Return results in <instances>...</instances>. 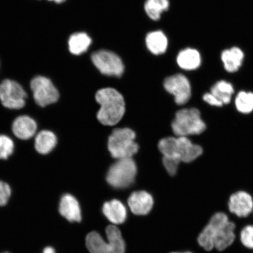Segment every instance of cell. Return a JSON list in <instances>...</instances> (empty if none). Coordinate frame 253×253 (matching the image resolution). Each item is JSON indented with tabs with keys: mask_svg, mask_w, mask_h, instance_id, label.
I'll list each match as a JSON object with an SVG mask.
<instances>
[{
	"mask_svg": "<svg viewBox=\"0 0 253 253\" xmlns=\"http://www.w3.org/2000/svg\"><path fill=\"white\" fill-rule=\"evenodd\" d=\"M235 224L224 213L213 215L198 238L199 245L205 251L214 248L223 251L232 245L235 240Z\"/></svg>",
	"mask_w": 253,
	"mask_h": 253,
	"instance_id": "6da1fadb",
	"label": "cell"
},
{
	"mask_svg": "<svg viewBox=\"0 0 253 253\" xmlns=\"http://www.w3.org/2000/svg\"><path fill=\"white\" fill-rule=\"evenodd\" d=\"M96 100L100 104L98 120L105 126H115L123 118L125 113L124 98L113 88H104L97 91Z\"/></svg>",
	"mask_w": 253,
	"mask_h": 253,
	"instance_id": "7a4b0ae2",
	"label": "cell"
},
{
	"mask_svg": "<svg viewBox=\"0 0 253 253\" xmlns=\"http://www.w3.org/2000/svg\"><path fill=\"white\" fill-rule=\"evenodd\" d=\"M158 148L164 157L185 163L192 162L203 154V148L193 143L187 137L164 138L160 141Z\"/></svg>",
	"mask_w": 253,
	"mask_h": 253,
	"instance_id": "3957f363",
	"label": "cell"
},
{
	"mask_svg": "<svg viewBox=\"0 0 253 253\" xmlns=\"http://www.w3.org/2000/svg\"><path fill=\"white\" fill-rule=\"evenodd\" d=\"M106 233L108 239L106 243L96 232L88 233L86 245L90 253H125L126 245L120 230L115 225L107 227Z\"/></svg>",
	"mask_w": 253,
	"mask_h": 253,
	"instance_id": "277c9868",
	"label": "cell"
},
{
	"mask_svg": "<svg viewBox=\"0 0 253 253\" xmlns=\"http://www.w3.org/2000/svg\"><path fill=\"white\" fill-rule=\"evenodd\" d=\"M171 126L173 133L177 137L199 135L207 128L201 118V112L196 108L184 109L177 112Z\"/></svg>",
	"mask_w": 253,
	"mask_h": 253,
	"instance_id": "5b68a950",
	"label": "cell"
},
{
	"mask_svg": "<svg viewBox=\"0 0 253 253\" xmlns=\"http://www.w3.org/2000/svg\"><path fill=\"white\" fill-rule=\"evenodd\" d=\"M135 139V133L130 128L114 129L108 141V148L112 157L120 160L133 156L138 151Z\"/></svg>",
	"mask_w": 253,
	"mask_h": 253,
	"instance_id": "8992f818",
	"label": "cell"
},
{
	"mask_svg": "<svg viewBox=\"0 0 253 253\" xmlns=\"http://www.w3.org/2000/svg\"><path fill=\"white\" fill-rule=\"evenodd\" d=\"M137 175V166L131 158L118 160L110 167L106 180L109 184L117 189L128 188Z\"/></svg>",
	"mask_w": 253,
	"mask_h": 253,
	"instance_id": "52a82bcc",
	"label": "cell"
},
{
	"mask_svg": "<svg viewBox=\"0 0 253 253\" xmlns=\"http://www.w3.org/2000/svg\"><path fill=\"white\" fill-rule=\"evenodd\" d=\"M27 93L21 85L11 79H5L0 83V102L11 110L23 109L26 104Z\"/></svg>",
	"mask_w": 253,
	"mask_h": 253,
	"instance_id": "ba28073f",
	"label": "cell"
},
{
	"mask_svg": "<svg viewBox=\"0 0 253 253\" xmlns=\"http://www.w3.org/2000/svg\"><path fill=\"white\" fill-rule=\"evenodd\" d=\"M30 88L35 102L41 107H45L58 102L59 92L49 78L37 76L32 79Z\"/></svg>",
	"mask_w": 253,
	"mask_h": 253,
	"instance_id": "9c48e42d",
	"label": "cell"
},
{
	"mask_svg": "<svg viewBox=\"0 0 253 253\" xmlns=\"http://www.w3.org/2000/svg\"><path fill=\"white\" fill-rule=\"evenodd\" d=\"M91 61L102 74L120 77L124 72L125 66L121 58L116 53L100 50L91 55Z\"/></svg>",
	"mask_w": 253,
	"mask_h": 253,
	"instance_id": "30bf717a",
	"label": "cell"
},
{
	"mask_svg": "<svg viewBox=\"0 0 253 253\" xmlns=\"http://www.w3.org/2000/svg\"><path fill=\"white\" fill-rule=\"evenodd\" d=\"M164 86L168 92L174 96L178 105H183L191 99V84L187 78L182 74H176L166 79Z\"/></svg>",
	"mask_w": 253,
	"mask_h": 253,
	"instance_id": "8fae6325",
	"label": "cell"
},
{
	"mask_svg": "<svg viewBox=\"0 0 253 253\" xmlns=\"http://www.w3.org/2000/svg\"><path fill=\"white\" fill-rule=\"evenodd\" d=\"M230 212L239 217H248L253 211L252 196L245 191H239L231 195L229 202Z\"/></svg>",
	"mask_w": 253,
	"mask_h": 253,
	"instance_id": "7c38bea8",
	"label": "cell"
},
{
	"mask_svg": "<svg viewBox=\"0 0 253 253\" xmlns=\"http://www.w3.org/2000/svg\"><path fill=\"white\" fill-rule=\"evenodd\" d=\"M38 129L37 123L31 117L18 116L12 125V131L16 137L22 140H28L34 137Z\"/></svg>",
	"mask_w": 253,
	"mask_h": 253,
	"instance_id": "4fadbf2b",
	"label": "cell"
},
{
	"mask_svg": "<svg viewBox=\"0 0 253 253\" xmlns=\"http://www.w3.org/2000/svg\"><path fill=\"white\" fill-rule=\"evenodd\" d=\"M128 204L132 213L136 215H145L150 212L153 207L152 196L145 191L132 193L128 199Z\"/></svg>",
	"mask_w": 253,
	"mask_h": 253,
	"instance_id": "5bb4252c",
	"label": "cell"
},
{
	"mask_svg": "<svg viewBox=\"0 0 253 253\" xmlns=\"http://www.w3.org/2000/svg\"><path fill=\"white\" fill-rule=\"evenodd\" d=\"M60 214L70 222H80L82 214L80 205L77 199L70 194L62 196L60 201Z\"/></svg>",
	"mask_w": 253,
	"mask_h": 253,
	"instance_id": "9a60e30c",
	"label": "cell"
},
{
	"mask_svg": "<svg viewBox=\"0 0 253 253\" xmlns=\"http://www.w3.org/2000/svg\"><path fill=\"white\" fill-rule=\"evenodd\" d=\"M58 143V139L52 131H41L35 138L34 147L38 153L41 155L48 154L54 149Z\"/></svg>",
	"mask_w": 253,
	"mask_h": 253,
	"instance_id": "2e32d148",
	"label": "cell"
},
{
	"mask_svg": "<svg viewBox=\"0 0 253 253\" xmlns=\"http://www.w3.org/2000/svg\"><path fill=\"white\" fill-rule=\"evenodd\" d=\"M103 213L110 222L115 224H122L126 220L125 206L117 199L106 202L103 205Z\"/></svg>",
	"mask_w": 253,
	"mask_h": 253,
	"instance_id": "e0dca14e",
	"label": "cell"
},
{
	"mask_svg": "<svg viewBox=\"0 0 253 253\" xmlns=\"http://www.w3.org/2000/svg\"><path fill=\"white\" fill-rule=\"evenodd\" d=\"M221 58L226 71L234 73L238 71L242 66L244 59V53L239 47H233L224 50L221 53Z\"/></svg>",
	"mask_w": 253,
	"mask_h": 253,
	"instance_id": "ac0fdd59",
	"label": "cell"
},
{
	"mask_svg": "<svg viewBox=\"0 0 253 253\" xmlns=\"http://www.w3.org/2000/svg\"><path fill=\"white\" fill-rule=\"evenodd\" d=\"M177 63L180 68L186 71L195 70L201 64V57L197 50L183 49L177 56Z\"/></svg>",
	"mask_w": 253,
	"mask_h": 253,
	"instance_id": "d6986e66",
	"label": "cell"
},
{
	"mask_svg": "<svg viewBox=\"0 0 253 253\" xmlns=\"http://www.w3.org/2000/svg\"><path fill=\"white\" fill-rule=\"evenodd\" d=\"M145 41L148 49L153 54L161 55L166 51L168 40L166 35L162 31L151 32L147 35Z\"/></svg>",
	"mask_w": 253,
	"mask_h": 253,
	"instance_id": "ffe728a7",
	"label": "cell"
},
{
	"mask_svg": "<svg viewBox=\"0 0 253 253\" xmlns=\"http://www.w3.org/2000/svg\"><path fill=\"white\" fill-rule=\"evenodd\" d=\"M91 43V40L84 33H75L69 38L68 41L69 51L72 54L79 55L86 51Z\"/></svg>",
	"mask_w": 253,
	"mask_h": 253,
	"instance_id": "44dd1931",
	"label": "cell"
},
{
	"mask_svg": "<svg viewBox=\"0 0 253 253\" xmlns=\"http://www.w3.org/2000/svg\"><path fill=\"white\" fill-rule=\"evenodd\" d=\"M234 92L235 90L233 85L225 81L217 82L211 88V93L223 104L230 103Z\"/></svg>",
	"mask_w": 253,
	"mask_h": 253,
	"instance_id": "7402d4cb",
	"label": "cell"
},
{
	"mask_svg": "<svg viewBox=\"0 0 253 253\" xmlns=\"http://www.w3.org/2000/svg\"><path fill=\"white\" fill-rule=\"evenodd\" d=\"M169 0H147L145 3V11L152 20H158L161 14L169 9Z\"/></svg>",
	"mask_w": 253,
	"mask_h": 253,
	"instance_id": "603a6c76",
	"label": "cell"
},
{
	"mask_svg": "<svg viewBox=\"0 0 253 253\" xmlns=\"http://www.w3.org/2000/svg\"><path fill=\"white\" fill-rule=\"evenodd\" d=\"M237 110L243 114H249L253 111V93L241 91L237 94L235 99Z\"/></svg>",
	"mask_w": 253,
	"mask_h": 253,
	"instance_id": "cb8c5ba5",
	"label": "cell"
},
{
	"mask_svg": "<svg viewBox=\"0 0 253 253\" xmlns=\"http://www.w3.org/2000/svg\"><path fill=\"white\" fill-rule=\"evenodd\" d=\"M15 145L8 136L0 135V160H7L13 154Z\"/></svg>",
	"mask_w": 253,
	"mask_h": 253,
	"instance_id": "d4e9b609",
	"label": "cell"
},
{
	"mask_svg": "<svg viewBox=\"0 0 253 253\" xmlns=\"http://www.w3.org/2000/svg\"><path fill=\"white\" fill-rule=\"evenodd\" d=\"M240 240L246 248L253 249V225L246 226L242 229Z\"/></svg>",
	"mask_w": 253,
	"mask_h": 253,
	"instance_id": "484cf974",
	"label": "cell"
},
{
	"mask_svg": "<svg viewBox=\"0 0 253 253\" xmlns=\"http://www.w3.org/2000/svg\"><path fill=\"white\" fill-rule=\"evenodd\" d=\"M163 161L164 166L165 167L167 172L170 175H175L181 161L175 159V158L167 157H163Z\"/></svg>",
	"mask_w": 253,
	"mask_h": 253,
	"instance_id": "4316f807",
	"label": "cell"
},
{
	"mask_svg": "<svg viewBox=\"0 0 253 253\" xmlns=\"http://www.w3.org/2000/svg\"><path fill=\"white\" fill-rule=\"evenodd\" d=\"M11 189L7 183L0 181V207L8 203L11 197Z\"/></svg>",
	"mask_w": 253,
	"mask_h": 253,
	"instance_id": "83f0119b",
	"label": "cell"
},
{
	"mask_svg": "<svg viewBox=\"0 0 253 253\" xmlns=\"http://www.w3.org/2000/svg\"><path fill=\"white\" fill-rule=\"evenodd\" d=\"M203 100L204 102L210 104L211 106L221 107L223 105V103L211 93H205L203 96Z\"/></svg>",
	"mask_w": 253,
	"mask_h": 253,
	"instance_id": "f1b7e54d",
	"label": "cell"
},
{
	"mask_svg": "<svg viewBox=\"0 0 253 253\" xmlns=\"http://www.w3.org/2000/svg\"><path fill=\"white\" fill-rule=\"evenodd\" d=\"M43 253H55V251L51 247H47L43 250Z\"/></svg>",
	"mask_w": 253,
	"mask_h": 253,
	"instance_id": "f546056e",
	"label": "cell"
},
{
	"mask_svg": "<svg viewBox=\"0 0 253 253\" xmlns=\"http://www.w3.org/2000/svg\"><path fill=\"white\" fill-rule=\"evenodd\" d=\"M49 1H54L56 3H62L65 1V0H49Z\"/></svg>",
	"mask_w": 253,
	"mask_h": 253,
	"instance_id": "4dcf8cb0",
	"label": "cell"
},
{
	"mask_svg": "<svg viewBox=\"0 0 253 253\" xmlns=\"http://www.w3.org/2000/svg\"><path fill=\"white\" fill-rule=\"evenodd\" d=\"M193 253L189 252H184V253L173 252V253Z\"/></svg>",
	"mask_w": 253,
	"mask_h": 253,
	"instance_id": "1f68e13d",
	"label": "cell"
},
{
	"mask_svg": "<svg viewBox=\"0 0 253 253\" xmlns=\"http://www.w3.org/2000/svg\"><path fill=\"white\" fill-rule=\"evenodd\" d=\"M8 253V252H5V253Z\"/></svg>",
	"mask_w": 253,
	"mask_h": 253,
	"instance_id": "d6a6232c",
	"label": "cell"
}]
</instances>
